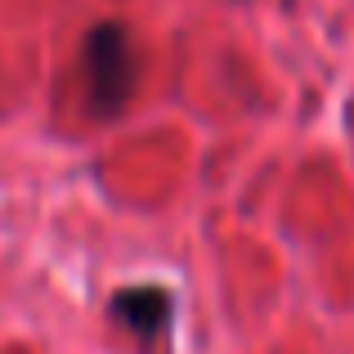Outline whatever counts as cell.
Instances as JSON below:
<instances>
[{
    "label": "cell",
    "mask_w": 354,
    "mask_h": 354,
    "mask_svg": "<svg viewBox=\"0 0 354 354\" xmlns=\"http://www.w3.org/2000/svg\"><path fill=\"white\" fill-rule=\"evenodd\" d=\"M135 90V54L117 27H99L86 45V95L95 113H117Z\"/></svg>",
    "instance_id": "6da1fadb"
}]
</instances>
